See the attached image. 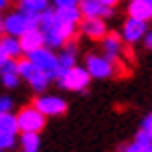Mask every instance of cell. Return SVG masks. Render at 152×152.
<instances>
[{"mask_svg": "<svg viewBox=\"0 0 152 152\" xmlns=\"http://www.w3.org/2000/svg\"><path fill=\"white\" fill-rule=\"evenodd\" d=\"M91 79V75H89V71L85 69V67H71L67 69L61 77H59L57 81L59 85L63 87V89H73V91H81L83 87H87V83Z\"/></svg>", "mask_w": 152, "mask_h": 152, "instance_id": "6da1fadb", "label": "cell"}, {"mask_svg": "<svg viewBox=\"0 0 152 152\" xmlns=\"http://www.w3.org/2000/svg\"><path fill=\"white\" fill-rule=\"evenodd\" d=\"M28 59H31L41 71H45L51 79H55L57 69H59V57L53 55L51 49H43V47L37 49V51H33V53H28Z\"/></svg>", "mask_w": 152, "mask_h": 152, "instance_id": "7a4b0ae2", "label": "cell"}, {"mask_svg": "<svg viewBox=\"0 0 152 152\" xmlns=\"http://www.w3.org/2000/svg\"><path fill=\"white\" fill-rule=\"evenodd\" d=\"M18 130L20 132H39L45 126V114L37 107H23L18 112Z\"/></svg>", "mask_w": 152, "mask_h": 152, "instance_id": "3957f363", "label": "cell"}, {"mask_svg": "<svg viewBox=\"0 0 152 152\" xmlns=\"http://www.w3.org/2000/svg\"><path fill=\"white\" fill-rule=\"evenodd\" d=\"M85 69L89 71V75L95 79H105L110 75H114V63L107 57H97V55H89L85 59Z\"/></svg>", "mask_w": 152, "mask_h": 152, "instance_id": "277c9868", "label": "cell"}, {"mask_svg": "<svg viewBox=\"0 0 152 152\" xmlns=\"http://www.w3.org/2000/svg\"><path fill=\"white\" fill-rule=\"evenodd\" d=\"M148 33V26H146V20H138V18H132L130 16L128 20L124 23V31H122V37L126 43H138L140 39H144Z\"/></svg>", "mask_w": 152, "mask_h": 152, "instance_id": "5b68a950", "label": "cell"}, {"mask_svg": "<svg viewBox=\"0 0 152 152\" xmlns=\"http://www.w3.org/2000/svg\"><path fill=\"white\" fill-rule=\"evenodd\" d=\"M28 28H35V26L26 20V16H24L23 12H14V14H8V16L4 18V31H6V35L20 37V35H24Z\"/></svg>", "mask_w": 152, "mask_h": 152, "instance_id": "8992f818", "label": "cell"}, {"mask_svg": "<svg viewBox=\"0 0 152 152\" xmlns=\"http://www.w3.org/2000/svg\"><path fill=\"white\" fill-rule=\"evenodd\" d=\"M35 107L41 110L45 116H59L67 110V104H65V99H61L57 95H45L35 102Z\"/></svg>", "mask_w": 152, "mask_h": 152, "instance_id": "52a82bcc", "label": "cell"}, {"mask_svg": "<svg viewBox=\"0 0 152 152\" xmlns=\"http://www.w3.org/2000/svg\"><path fill=\"white\" fill-rule=\"evenodd\" d=\"M79 10L85 18H105L112 16V8L99 0H79Z\"/></svg>", "mask_w": 152, "mask_h": 152, "instance_id": "ba28073f", "label": "cell"}, {"mask_svg": "<svg viewBox=\"0 0 152 152\" xmlns=\"http://www.w3.org/2000/svg\"><path fill=\"white\" fill-rule=\"evenodd\" d=\"M45 45V33L35 26V28H28L24 35H20V47H23V53H33L37 49H41Z\"/></svg>", "mask_w": 152, "mask_h": 152, "instance_id": "9c48e42d", "label": "cell"}, {"mask_svg": "<svg viewBox=\"0 0 152 152\" xmlns=\"http://www.w3.org/2000/svg\"><path fill=\"white\" fill-rule=\"evenodd\" d=\"M81 33L89 39H104L107 35L104 18H85L81 20Z\"/></svg>", "mask_w": 152, "mask_h": 152, "instance_id": "30bf717a", "label": "cell"}, {"mask_svg": "<svg viewBox=\"0 0 152 152\" xmlns=\"http://www.w3.org/2000/svg\"><path fill=\"white\" fill-rule=\"evenodd\" d=\"M102 41H104V53H105V57L114 63V61L120 57V53H122V41H124V37L116 35V33H110V35H105Z\"/></svg>", "mask_w": 152, "mask_h": 152, "instance_id": "8fae6325", "label": "cell"}, {"mask_svg": "<svg viewBox=\"0 0 152 152\" xmlns=\"http://www.w3.org/2000/svg\"><path fill=\"white\" fill-rule=\"evenodd\" d=\"M128 14L132 18H138V20H150L152 18V6L144 0H132L128 6Z\"/></svg>", "mask_w": 152, "mask_h": 152, "instance_id": "7c38bea8", "label": "cell"}, {"mask_svg": "<svg viewBox=\"0 0 152 152\" xmlns=\"http://www.w3.org/2000/svg\"><path fill=\"white\" fill-rule=\"evenodd\" d=\"M81 10L79 6H65V8H57L55 10V18L59 23H71V24H77L81 20Z\"/></svg>", "mask_w": 152, "mask_h": 152, "instance_id": "4fadbf2b", "label": "cell"}, {"mask_svg": "<svg viewBox=\"0 0 152 152\" xmlns=\"http://www.w3.org/2000/svg\"><path fill=\"white\" fill-rule=\"evenodd\" d=\"M0 45L4 47L6 51V55L10 59H16L20 53H23V47H20V39H14L12 35H6L2 41H0Z\"/></svg>", "mask_w": 152, "mask_h": 152, "instance_id": "5bb4252c", "label": "cell"}, {"mask_svg": "<svg viewBox=\"0 0 152 152\" xmlns=\"http://www.w3.org/2000/svg\"><path fill=\"white\" fill-rule=\"evenodd\" d=\"M65 43H67V39L57 31V26L45 31V45H47L49 49H59V47H63Z\"/></svg>", "mask_w": 152, "mask_h": 152, "instance_id": "9a60e30c", "label": "cell"}, {"mask_svg": "<svg viewBox=\"0 0 152 152\" xmlns=\"http://www.w3.org/2000/svg\"><path fill=\"white\" fill-rule=\"evenodd\" d=\"M49 79H51V77H49L47 73H45V71H41L39 67H37V69L33 71V75L28 77V83L33 85V89H37V91H43V89L47 87Z\"/></svg>", "mask_w": 152, "mask_h": 152, "instance_id": "2e32d148", "label": "cell"}, {"mask_svg": "<svg viewBox=\"0 0 152 152\" xmlns=\"http://www.w3.org/2000/svg\"><path fill=\"white\" fill-rule=\"evenodd\" d=\"M20 144H23V150L24 152H37L41 142H39L37 132H23V136H20Z\"/></svg>", "mask_w": 152, "mask_h": 152, "instance_id": "e0dca14e", "label": "cell"}, {"mask_svg": "<svg viewBox=\"0 0 152 152\" xmlns=\"http://www.w3.org/2000/svg\"><path fill=\"white\" fill-rule=\"evenodd\" d=\"M0 130L10 132V134H16V130H18V120H16V116H12L10 112L0 114Z\"/></svg>", "mask_w": 152, "mask_h": 152, "instance_id": "ac0fdd59", "label": "cell"}, {"mask_svg": "<svg viewBox=\"0 0 152 152\" xmlns=\"http://www.w3.org/2000/svg\"><path fill=\"white\" fill-rule=\"evenodd\" d=\"M55 10H43L41 12V18H39V28L45 33V31H49V28H53L55 26Z\"/></svg>", "mask_w": 152, "mask_h": 152, "instance_id": "d6986e66", "label": "cell"}, {"mask_svg": "<svg viewBox=\"0 0 152 152\" xmlns=\"http://www.w3.org/2000/svg\"><path fill=\"white\" fill-rule=\"evenodd\" d=\"M71 67H75V53L73 51H63L61 55H59V69H71Z\"/></svg>", "mask_w": 152, "mask_h": 152, "instance_id": "ffe728a7", "label": "cell"}, {"mask_svg": "<svg viewBox=\"0 0 152 152\" xmlns=\"http://www.w3.org/2000/svg\"><path fill=\"white\" fill-rule=\"evenodd\" d=\"M20 4H23V8H26V10L43 12V10H47L49 0H20Z\"/></svg>", "mask_w": 152, "mask_h": 152, "instance_id": "44dd1931", "label": "cell"}, {"mask_svg": "<svg viewBox=\"0 0 152 152\" xmlns=\"http://www.w3.org/2000/svg\"><path fill=\"white\" fill-rule=\"evenodd\" d=\"M122 152H152V142H140V140H134L132 144L124 146Z\"/></svg>", "mask_w": 152, "mask_h": 152, "instance_id": "7402d4cb", "label": "cell"}, {"mask_svg": "<svg viewBox=\"0 0 152 152\" xmlns=\"http://www.w3.org/2000/svg\"><path fill=\"white\" fill-rule=\"evenodd\" d=\"M37 69V65L31 61V59H26V61H18V75H23L24 79H28L31 75H33V71Z\"/></svg>", "mask_w": 152, "mask_h": 152, "instance_id": "603a6c76", "label": "cell"}, {"mask_svg": "<svg viewBox=\"0 0 152 152\" xmlns=\"http://www.w3.org/2000/svg\"><path fill=\"white\" fill-rule=\"evenodd\" d=\"M12 146H14V134L0 130V150H6V148H12Z\"/></svg>", "mask_w": 152, "mask_h": 152, "instance_id": "cb8c5ba5", "label": "cell"}, {"mask_svg": "<svg viewBox=\"0 0 152 152\" xmlns=\"http://www.w3.org/2000/svg\"><path fill=\"white\" fill-rule=\"evenodd\" d=\"M6 73H18V63L14 59H8L6 63L0 65V75H6Z\"/></svg>", "mask_w": 152, "mask_h": 152, "instance_id": "d4e9b609", "label": "cell"}, {"mask_svg": "<svg viewBox=\"0 0 152 152\" xmlns=\"http://www.w3.org/2000/svg\"><path fill=\"white\" fill-rule=\"evenodd\" d=\"M18 73H6V75H2V83L6 85V87H16L18 85V77H16Z\"/></svg>", "mask_w": 152, "mask_h": 152, "instance_id": "484cf974", "label": "cell"}, {"mask_svg": "<svg viewBox=\"0 0 152 152\" xmlns=\"http://www.w3.org/2000/svg\"><path fill=\"white\" fill-rule=\"evenodd\" d=\"M10 107H12V99L10 97H0V112H2V114L10 112Z\"/></svg>", "mask_w": 152, "mask_h": 152, "instance_id": "4316f807", "label": "cell"}, {"mask_svg": "<svg viewBox=\"0 0 152 152\" xmlns=\"http://www.w3.org/2000/svg\"><path fill=\"white\" fill-rule=\"evenodd\" d=\"M57 4V8H65V6H79V0H53Z\"/></svg>", "mask_w": 152, "mask_h": 152, "instance_id": "83f0119b", "label": "cell"}, {"mask_svg": "<svg viewBox=\"0 0 152 152\" xmlns=\"http://www.w3.org/2000/svg\"><path fill=\"white\" fill-rule=\"evenodd\" d=\"M144 47H146V49H152V31H148V33H146V37H144Z\"/></svg>", "mask_w": 152, "mask_h": 152, "instance_id": "f1b7e54d", "label": "cell"}, {"mask_svg": "<svg viewBox=\"0 0 152 152\" xmlns=\"http://www.w3.org/2000/svg\"><path fill=\"white\" fill-rule=\"evenodd\" d=\"M8 55H6V51H4V47H2V45H0V65H2V63H6V61H8Z\"/></svg>", "mask_w": 152, "mask_h": 152, "instance_id": "f546056e", "label": "cell"}, {"mask_svg": "<svg viewBox=\"0 0 152 152\" xmlns=\"http://www.w3.org/2000/svg\"><path fill=\"white\" fill-rule=\"evenodd\" d=\"M99 2H104L105 6H110V8H112V6H116V4H118V0H99Z\"/></svg>", "mask_w": 152, "mask_h": 152, "instance_id": "4dcf8cb0", "label": "cell"}, {"mask_svg": "<svg viewBox=\"0 0 152 152\" xmlns=\"http://www.w3.org/2000/svg\"><path fill=\"white\" fill-rule=\"evenodd\" d=\"M6 6H8V0H0V10L6 8Z\"/></svg>", "mask_w": 152, "mask_h": 152, "instance_id": "1f68e13d", "label": "cell"}, {"mask_svg": "<svg viewBox=\"0 0 152 152\" xmlns=\"http://www.w3.org/2000/svg\"><path fill=\"white\" fill-rule=\"evenodd\" d=\"M2 28H4V23H2V20H0V31H2Z\"/></svg>", "mask_w": 152, "mask_h": 152, "instance_id": "d6a6232c", "label": "cell"}, {"mask_svg": "<svg viewBox=\"0 0 152 152\" xmlns=\"http://www.w3.org/2000/svg\"><path fill=\"white\" fill-rule=\"evenodd\" d=\"M144 2H148V4H150V6H152V0H144Z\"/></svg>", "mask_w": 152, "mask_h": 152, "instance_id": "836d02e7", "label": "cell"}, {"mask_svg": "<svg viewBox=\"0 0 152 152\" xmlns=\"http://www.w3.org/2000/svg\"><path fill=\"white\" fill-rule=\"evenodd\" d=\"M0 114H2V112H0Z\"/></svg>", "mask_w": 152, "mask_h": 152, "instance_id": "e575fe53", "label": "cell"}, {"mask_svg": "<svg viewBox=\"0 0 152 152\" xmlns=\"http://www.w3.org/2000/svg\"><path fill=\"white\" fill-rule=\"evenodd\" d=\"M0 152H2V150H0Z\"/></svg>", "mask_w": 152, "mask_h": 152, "instance_id": "d590c367", "label": "cell"}]
</instances>
